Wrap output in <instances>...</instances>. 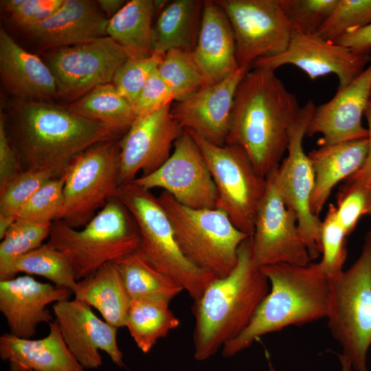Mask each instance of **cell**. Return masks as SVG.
<instances>
[{"label":"cell","instance_id":"obj_1","mask_svg":"<svg viewBox=\"0 0 371 371\" xmlns=\"http://www.w3.org/2000/svg\"><path fill=\"white\" fill-rule=\"evenodd\" d=\"M5 115L7 132L23 170L62 177L72 159L120 134L109 126L50 102L14 100Z\"/></svg>","mask_w":371,"mask_h":371},{"label":"cell","instance_id":"obj_2","mask_svg":"<svg viewBox=\"0 0 371 371\" xmlns=\"http://www.w3.org/2000/svg\"><path fill=\"white\" fill-rule=\"evenodd\" d=\"M300 109L275 71L251 68L236 89L225 144L240 146L267 178L286 153L289 131Z\"/></svg>","mask_w":371,"mask_h":371},{"label":"cell","instance_id":"obj_3","mask_svg":"<svg viewBox=\"0 0 371 371\" xmlns=\"http://www.w3.org/2000/svg\"><path fill=\"white\" fill-rule=\"evenodd\" d=\"M269 288L268 279L254 261L249 237L238 249L234 269L211 281L194 301V359L206 360L237 337L249 324Z\"/></svg>","mask_w":371,"mask_h":371},{"label":"cell","instance_id":"obj_4","mask_svg":"<svg viewBox=\"0 0 371 371\" xmlns=\"http://www.w3.org/2000/svg\"><path fill=\"white\" fill-rule=\"evenodd\" d=\"M261 269L269 291L246 328L223 346L225 357L238 354L266 334L326 317L329 279L319 262L305 266L278 263Z\"/></svg>","mask_w":371,"mask_h":371},{"label":"cell","instance_id":"obj_5","mask_svg":"<svg viewBox=\"0 0 371 371\" xmlns=\"http://www.w3.org/2000/svg\"><path fill=\"white\" fill-rule=\"evenodd\" d=\"M47 243L67 257L80 281L138 249L140 236L128 210L113 197L81 229L54 221Z\"/></svg>","mask_w":371,"mask_h":371},{"label":"cell","instance_id":"obj_6","mask_svg":"<svg viewBox=\"0 0 371 371\" xmlns=\"http://www.w3.org/2000/svg\"><path fill=\"white\" fill-rule=\"evenodd\" d=\"M115 197L133 216L140 236L139 249L147 259L197 300L216 278L196 267L183 253L158 197L133 181L120 186Z\"/></svg>","mask_w":371,"mask_h":371},{"label":"cell","instance_id":"obj_7","mask_svg":"<svg viewBox=\"0 0 371 371\" xmlns=\"http://www.w3.org/2000/svg\"><path fill=\"white\" fill-rule=\"evenodd\" d=\"M328 328L355 371H368L371 346V232L346 270L328 278Z\"/></svg>","mask_w":371,"mask_h":371},{"label":"cell","instance_id":"obj_8","mask_svg":"<svg viewBox=\"0 0 371 371\" xmlns=\"http://www.w3.org/2000/svg\"><path fill=\"white\" fill-rule=\"evenodd\" d=\"M157 197L187 258L216 278L227 276L237 263L240 245L249 236L218 208H191L164 191Z\"/></svg>","mask_w":371,"mask_h":371},{"label":"cell","instance_id":"obj_9","mask_svg":"<svg viewBox=\"0 0 371 371\" xmlns=\"http://www.w3.org/2000/svg\"><path fill=\"white\" fill-rule=\"evenodd\" d=\"M119 139L96 144L76 156L64 174L63 205L60 220L84 227L120 186Z\"/></svg>","mask_w":371,"mask_h":371},{"label":"cell","instance_id":"obj_10","mask_svg":"<svg viewBox=\"0 0 371 371\" xmlns=\"http://www.w3.org/2000/svg\"><path fill=\"white\" fill-rule=\"evenodd\" d=\"M188 132L198 144L210 171L216 191V207L224 211L238 229L251 237L257 211L266 191L267 178L258 172L240 146L215 145Z\"/></svg>","mask_w":371,"mask_h":371},{"label":"cell","instance_id":"obj_11","mask_svg":"<svg viewBox=\"0 0 371 371\" xmlns=\"http://www.w3.org/2000/svg\"><path fill=\"white\" fill-rule=\"evenodd\" d=\"M315 107L312 100L307 101L301 107L289 131L286 156L273 172L276 186L284 202L297 216L300 232L312 260L322 254V220L311 208L315 174L303 143Z\"/></svg>","mask_w":371,"mask_h":371},{"label":"cell","instance_id":"obj_12","mask_svg":"<svg viewBox=\"0 0 371 371\" xmlns=\"http://www.w3.org/2000/svg\"><path fill=\"white\" fill-rule=\"evenodd\" d=\"M232 25L240 67L284 52L296 33L280 0H215Z\"/></svg>","mask_w":371,"mask_h":371},{"label":"cell","instance_id":"obj_13","mask_svg":"<svg viewBox=\"0 0 371 371\" xmlns=\"http://www.w3.org/2000/svg\"><path fill=\"white\" fill-rule=\"evenodd\" d=\"M129 57L106 36L85 44L51 49L45 55V63L55 78L58 96L76 100L95 87L112 82L116 70Z\"/></svg>","mask_w":371,"mask_h":371},{"label":"cell","instance_id":"obj_14","mask_svg":"<svg viewBox=\"0 0 371 371\" xmlns=\"http://www.w3.org/2000/svg\"><path fill=\"white\" fill-rule=\"evenodd\" d=\"M274 171L267 177L266 191L255 219L251 237L253 258L260 267L278 263L307 265L312 260L297 216L284 202Z\"/></svg>","mask_w":371,"mask_h":371},{"label":"cell","instance_id":"obj_15","mask_svg":"<svg viewBox=\"0 0 371 371\" xmlns=\"http://www.w3.org/2000/svg\"><path fill=\"white\" fill-rule=\"evenodd\" d=\"M173 147L169 158L158 169L137 177L133 182L148 190L161 188L191 208L216 207V187L192 136L184 130Z\"/></svg>","mask_w":371,"mask_h":371},{"label":"cell","instance_id":"obj_16","mask_svg":"<svg viewBox=\"0 0 371 371\" xmlns=\"http://www.w3.org/2000/svg\"><path fill=\"white\" fill-rule=\"evenodd\" d=\"M370 56L358 54L317 34L295 33L286 49L276 56L260 58L251 68L276 71L286 65L302 70L312 80L336 75L341 89L350 84L366 67Z\"/></svg>","mask_w":371,"mask_h":371},{"label":"cell","instance_id":"obj_17","mask_svg":"<svg viewBox=\"0 0 371 371\" xmlns=\"http://www.w3.org/2000/svg\"><path fill=\"white\" fill-rule=\"evenodd\" d=\"M172 104L137 117L119 139L120 186L135 180L139 172L150 174L170 156L172 147L183 129L174 118Z\"/></svg>","mask_w":371,"mask_h":371},{"label":"cell","instance_id":"obj_18","mask_svg":"<svg viewBox=\"0 0 371 371\" xmlns=\"http://www.w3.org/2000/svg\"><path fill=\"white\" fill-rule=\"evenodd\" d=\"M52 312L67 348L84 369L102 366L100 350L117 366H124L117 342L118 328L100 319L90 306L74 297L54 304Z\"/></svg>","mask_w":371,"mask_h":371},{"label":"cell","instance_id":"obj_19","mask_svg":"<svg viewBox=\"0 0 371 371\" xmlns=\"http://www.w3.org/2000/svg\"><path fill=\"white\" fill-rule=\"evenodd\" d=\"M250 69L241 67L224 80L207 85L171 107L181 128L210 143L225 144L229 133L236 89Z\"/></svg>","mask_w":371,"mask_h":371},{"label":"cell","instance_id":"obj_20","mask_svg":"<svg viewBox=\"0 0 371 371\" xmlns=\"http://www.w3.org/2000/svg\"><path fill=\"white\" fill-rule=\"evenodd\" d=\"M370 95L371 63L350 84L315 107L306 136L321 135L319 146L367 138L368 132L362 117Z\"/></svg>","mask_w":371,"mask_h":371},{"label":"cell","instance_id":"obj_21","mask_svg":"<svg viewBox=\"0 0 371 371\" xmlns=\"http://www.w3.org/2000/svg\"><path fill=\"white\" fill-rule=\"evenodd\" d=\"M72 291L41 282L29 275L0 280V311L10 333L31 339L41 323L54 321L47 306L69 299Z\"/></svg>","mask_w":371,"mask_h":371},{"label":"cell","instance_id":"obj_22","mask_svg":"<svg viewBox=\"0 0 371 371\" xmlns=\"http://www.w3.org/2000/svg\"><path fill=\"white\" fill-rule=\"evenodd\" d=\"M99 8L97 1L64 0L49 18L20 30L44 49L88 43L107 36L109 19Z\"/></svg>","mask_w":371,"mask_h":371},{"label":"cell","instance_id":"obj_23","mask_svg":"<svg viewBox=\"0 0 371 371\" xmlns=\"http://www.w3.org/2000/svg\"><path fill=\"white\" fill-rule=\"evenodd\" d=\"M0 76L4 87L15 100L50 102L58 97L55 78L45 62L23 49L3 28Z\"/></svg>","mask_w":371,"mask_h":371},{"label":"cell","instance_id":"obj_24","mask_svg":"<svg viewBox=\"0 0 371 371\" xmlns=\"http://www.w3.org/2000/svg\"><path fill=\"white\" fill-rule=\"evenodd\" d=\"M193 56L207 85L218 82L239 68L230 22L216 1L203 2Z\"/></svg>","mask_w":371,"mask_h":371},{"label":"cell","instance_id":"obj_25","mask_svg":"<svg viewBox=\"0 0 371 371\" xmlns=\"http://www.w3.org/2000/svg\"><path fill=\"white\" fill-rule=\"evenodd\" d=\"M47 336L32 339L11 333L0 337V357L10 371H84L67 348L54 320Z\"/></svg>","mask_w":371,"mask_h":371},{"label":"cell","instance_id":"obj_26","mask_svg":"<svg viewBox=\"0 0 371 371\" xmlns=\"http://www.w3.org/2000/svg\"><path fill=\"white\" fill-rule=\"evenodd\" d=\"M368 149V137L319 146L308 156L314 174L315 186L311 200L312 212L319 216L331 192L363 164Z\"/></svg>","mask_w":371,"mask_h":371},{"label":"cell","instance_id":"obj_27","mask_svg":"<svg viewBox=\"0 0 371 371\" xmlns=\"http://www.w3.org/2000/svg\"><path fill=\"white\" fill-rule=\"evenodd\" d=\"M74 297L98 310L104 320L119 328L125 326L131 297L114 262L100 267L78 281Z\"/></svg>","mask_w":371,"mask_h":371},{"label":"cell","instance_id":"obj_28","mask_svg":"<svg viewBox=\"0 0 371 371\" xmlns=\"http://www.w3.org/2000/svg\"><path fill=\"white\" fill-rule=\"evenodd\" d=\"M204 1L175 0L167 3L153 26V52L164 54L172 49L193 52L201 21Z\"/></svg>","mask_w":371,"mask_h":371},{"label":"cell","instance_id":"obj_29","mask_svg":"<svg viewBox=\"0 0 371 371\" xmlns=\"http://www.w3.org/2000/svg\"><path fill=\"white\" fill-rule=\"evenodd\" d=\"M166 1L131 0L109 19L107 36L122 47L130 57L150 55L153 19Z\"/></svg>","mask_w":371,"mask_h":371},{"label":"cell","instance_id":"obj_30","mask_svg":"<svg viewBox=\"0 0 371 371\" xmlns=\"http://www.w3.org/2000/svg\"><path fill=\"white\" fill-rule=\"evenodd\" d=\"M170 301L159 295L131 299L125 327L142 352H150L159 339L180 325L170 308Z\"/></svg>","mask_w":371,"mask_h":371},{"label":"cell","instance_id":"obj_31","mask_svg":"<svg viewBox=\"0 0 371 371\" xmlns=\"http://www.w3.org/2000/svg\"><path fill=\"white\" fill-rule=\"evenodd\" d=\"M68 107L109 126L120 135H124L136 118L132 105L111 82L95 87Z\"/></svg>","mask_w":371,"mask_h":371},{"label":"cell","instance_id":"obj_32","mask_svg":"<svg viewBox=\"0 0 371 371\" xmlns=\"http://www.w3.org/2000/svg\"><path fill=\"white\" fill-rule=\"evenodd\" d=\"M114 262L131 299L159 295L172 300L183 291L153 265L139 248Z\"/></svg>","mask_w":371,"mask_h":371},{"label":"cell","instance_id":"obj_33","mask_svg":"<svg viewBox=\"0 0 371 371\" xmlns=\"http://www.w3.org/2000/svg\"><path fill=\"white\" fill-rule=\"evenodd\" d=\"M52 223L33 222L16 218L0 243V280L14 278L16 259L38 248L49 238Z\"/></svg>","mask_w":371,"mask_h":371},{"label":"cell","instance_id":"obj_34","mask_svg":"<svg viewBox=\"0 0 371 371\" xmlns=\"http://www.w3.org/2000/svg\"><path fill=\"white\" fill-rule=\"evenodd\" d=\"M19 273L42 276L54 285L72 292L78 284L69 260L47 243L15 260L13 273L16 276Z\"/></svg>","mask_w":371,"mask_h":371},{"label":"cell","instance_id":"obj_35","mask_svg":"<svg viewBox=\"0 0 371 371\" xmlns=\"http://www.w3.org/2000/svg\"><path fill=\"white\" fill-rule=\"evenodd\" d=\"M157 71L172 91L175 102L186 99L207 85L192 51H168L163 55Z\"/></svg>","mask_w":371,"mask_h":371},{"label":"cell","instance_id":"obj_36","mask_svg":"<svg viewBox=\"0 0 371 371\" xmlns=\"http://www.w3.org/2000/svg\"><path fill=\"white\" fill-rule=\"evenodd\" d=\"M52 178L55 177L48 172L25 169L0 186L1 240L31 196Z\"/></svg>","mask_w":371,"mask_h":371},{"label":"cell","instance_id":"obj_37","mask_svg":"<svg viewBox=\"0 0 371 371\" xmlns=\"http://www.w3.org/2000/svg\"><path fill=\"white\" fill-rule=\"evenodd\" d=\"M371 23V0H337L317 34L335 42L343 35Z\"/></svg>","mask_w":371,"mask_h":371},{"label":"cell","instance_id":"obj_38","mask_svg":"<svg viewBox=\"0 0 371 371\" xmlns=\"http://www.w3.org/2000/svg\"><path fill=\"white\" fill-rule=\"evenodd\" d=\"M347 234L337 220L335 205L330 203L321 226L322 259L319 262L329 278L340 272L347 258Z\"/></svg>","mask_w":371,"mask_h":371},{"label":"cell","instance_id":"obj_39","mask_svg":"<svg viewBox=\"0 0 371 371\" xmlns=\"http://www.w3.org/2000/svg\"><path fill=\"white\" fill-rule=\"evenodd\" d=\"M163 55L153 52L147 56L129 57L116 70L111 83L133 107Z\"/></svg>","mask_w":371,"mask_h":371},{"label":"cell","instance_id":"obj_40","mask_svg":"<svg viewBox=\"0 0 371 371\" xmlns=\"http://www.w3.org/2000/svg\"><path fill=\"white\" fill-rule=\"evenodd\" d=\"M63 188V176L50 179L31 196L16 218L39 223L60 220L64 200Z\"/></svg>","mask_w":371,"mask_h":371},{"label":"cell","instance_id":"obj_41","mask_svg":"<svg viewBox=\"0 0 371 371\" xmlns=\"http://www.w3.org/2000/svg\"><path fill=\"white\" fill-rule=\"evenodd\" d=\"M296 33L317 34L328 19L337 0H280Z\"/></svg>","mask_w":371,"mask_h":371},{"label":"cell","instance_id":"obj_42","mask_svg":"<svg viewBox=\"0 0 371 371\" xmlns=\"http://www.w3.org/2000/svg\"><path fill=\"white\" fill-rule=\"evenodd\" d=\"M335 214L349 236L363 216L371 215V189L368 186L345 183L337 194Z\"/></svg>","mask_w":371,"mask_h":371},{"label":"cell","instance_id":"obj_43","mask_svg":"<svg viewBox=\"0 0 371 371\" xmlns=\"http://www.w3.org/2000/svg\"><path fill=\"white\" fill-rule=\"evenodd\" d=\"M175 97L157 69L151 74L140 91L133 109L137 117L146 115L171 104Z\"/></svg>","mask_w":371,"mask_h":371},{"label":"cell","instance_id":"obj_44","mask_svg":"<svg viewBox=\"0 0 371 371\" xmlns=\"http://www.w3.org/2000/svg\"><path fill=\"white\" fill-rule=\"evenodd\" d=\"M64 0H24L10 14L12 22L19 29L38 24L52 16Z\"/></svg>","mask_w":371,"mask_h":371},{"label":"cell","instance_id":"obj_45","mask_svg":"<svg viewBox=\"0 0 371 371\" xmlns=\"http://www.w3.org/2000/svg\"><path fill=\"white\" fill-rule=\"evenodd\" d=\"M16 153L10 140L5 115L0 113V186H3L21 170Z\"/></svg>","mask_w":371,"mask_h":371},{"label":"cell","instance_id":"obj_46","mask_svg":"<svg viewBox=\"0 0 371 371\" xmlns=\"http://www.w3.org/2000/svg\"><path fill=\"white\" fill-rule=\"evenodd\" d=\"M335 42L350 49L358 54L370 56L371 52V23L343 35Z\"/></svg>","mask_w":371,"mask_h":371},{"label":"cell","instance_id":"obj_47","mask_svg":"<svg viewBox=\"0 0 371 371\" xmlns=\"http://www.w3.org/2000/svg\"><path fill=\"white\" fill-rule=\"evenodd\" d=\"M364 115L368 123V132L367 156L363 166L346 179V183L370 186H371V98L368 102Z\"/></svg>","mask_w":371,"mask_h":371},{"label":"cell","instance_id":"obj_48","mask_svg":"<svg viewBox=\"0 0 371 371\" xmlns=\"http://www.w3.org/2000/svg\"><path fill=\"white\" fill-rule=\"evenodd\" d=\"M99 8L105 14L108 19L116 14L126 3L124 0H99L97 1Z\"/></svg>","mask_w":371,"mask_h":371},{"label":"cell","instance_id":"obj_49","mask_svg":"<svg viewBox=\"0 0 371 371\" xmlns=\"http://www.w3.org/2000/svg\"><path fill=\"white\" fill-rule=\"evenodd\" d=\"M266 357H267V362L269 365V371H276V370L274 369L270 361L269 355L267 352H266ZM338 358L339 359L340 364H341V371H351L352 370V367L351 363L347 357L340 354V355H338Z\"/></svg>","mask_w":371,"mask_h":371},{"label":"cell","instance_id":"obj_50","mask_svg":"<svg viewBox=\"0 0 371 371\" xmlns=\"http://www.w3.org/2000/svg\"><path fill=\"white\" fill-rule=\"evenodd\" d=\"M371 189V186H368Z\"/></svg>","mask_w":371,"mask_h":371},{"label":"cell","instance_id":"obj_51","mask_svg":"<svg viewBox=\"0 0 371 371\" xmlns=\"http://www.w3.org/2000/svg\"><path fill=\"white\" fill-rule=\"evenodd\" d=\"M370 98H371V95H370Z\"/></svg>","mask_w":371,"mask_h":371}]
</instances>
